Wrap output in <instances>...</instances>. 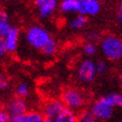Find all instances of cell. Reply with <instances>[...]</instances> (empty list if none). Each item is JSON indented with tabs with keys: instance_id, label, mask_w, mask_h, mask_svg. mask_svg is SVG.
<instances>
[{
	"instance_id": "5b68a950",
	"label": "cell",
	"mask_w": 122,
	"mask_h": 122,
	"mask_svg": "<svg viewBox=\"0 0 122 122\" xmlns=\"http://www.w3.org/2000/svg\"><path fill=\"white\" fill-rule=\"evenodd\" d=\"M27 111V105L26 102L20 99V97H15L8 103L7 105V114L9 115V118L14 119L17 118V117H20V115L26 114Z\"/></svg>"
},
{
	"instance_id": "ffe728a7",
	"label": "cell",
	"mask_w": 122,
	"mask_h": 122,
	"mask_svg": "<svg viewBox=\"0 0 122 122\" xmlns=\"http://www.w3.org/2000/svg\"><path fill=\"white\" fill-rule=\"evenodd\" d=\"M83 52H84L85 55H87V56L94 55V54H95V52H96L95 45H93V44H86L84 46V48H83Z\"/></svg>"
},
{
	"instance_id": "d6986e66",
	"label": "cell",
	"mask_w": 122,
	"mask_h": 122,
	"mask_svg": "<svg viewBox=\"0 0 122 122\" xmlns=\"http://www.w3.org/2000/svg\"><path fill=\"white\" fill-rule=\"evenodd\" d=\"M95 70H96V73H99V74H104L107 70V65L105 62L103 61H100V62H97L95 64Z\"/></svg>"
},
{
	"instance_id": "3957f363",
	"label": "cell",
	"mask_w": 122,
	"mask_h": 122,
	"mask_svg": "<svg viewBox=\"0 0 122 122\" xmlns=\"http://www.w3.org/2000/svg\"><path fill=\"white\" fill-rule=\"evenodd\" d=\"M85 102V97L81 91L76 89H67L63 93V103L67 109L77 110L83 107Z\"/></svg>"
},
{
	"instance_id": "277c9868",
	"label": "cell",
	"mask_w": 122,
	"mask_h": 122,
	"mask_svg": "<svg viewBox=\"0 0 122 122\" xmlns=\"http://www.w3.org/2000/svg\"><path fill=\"white\" fill-rule=\"evenodd\" d=\"M95 64L93 63L92 61L90 59H85L84 62H82L78 66V71H77V75L78 78L83 82H91L94 80L95 77Z\"/></svg>"
},
{
	"instance_id": "7c38bea8",
	"label": "cell",
	"mask_w": 122,
	"mask_h": 122,
	"mask_svg": "<svg viewBox=\"0 0 122 122\" xmlns=\"http://www.w3.org/2000/svg\"><path fill=\"white\" fill-rule=\"evenodd\" d=\"M77 121V118H76V114L74 113L73 110L71 109H67L65 107L62 113L55 119V122H76Z\"/></svg>"
},
{
	"instance_id": "7a4b0ae2",
	"label": "cell",
	"mask_w": 122,
	"mask_h": 122,
	"mask_svg": "<svg viewBox=\"0 0 122 122\" xmlns=\"http://www.w3.org/2000/svg\"><path fill=\"white\" fill-rule=\"evenodd\" d=\"M102 52L109 59H119L122 57V41L117 36H107L102 41Z\"/></svg>"
},
{
	"instance_id": "8992f818",
	"label": "cell",
	"mask_w": 122,
	"mask_h": 122,
	"mask_svg": "<svg viewBox=\"0 0 122 122\" xmlns=\"http://www.w3.org/2000/svg\"><path fill=\"white\" fill-rule=\"evenodd\" d=\"M101 5L96 0H78V14L80 15L94 16L99 14Z\"/></svg>"
},
{
	"instance_id": "e0dca14e",
	"label": "cell",
	"mask_w": 122,
	"mask_h": 122,
	"mask_svg": "<svg viewBox=\"0 0 122 122\" xmlns=\"http://www.w3.org/2000/svg\"><path fill=\"white\" fill-rule=\"evenodd\" d=\"M12 27L8 24H1L0 25V39H5V37L8 35V33L10 31V29Z\"/></svg>"
},
{
	"instance_id": "83f0119b",
	"label": "cell",
	"mask_w": 122,
	"mask_h": 122,
	"mask_svg": "<svg viewBox=\"0 0 122 122\" xmlns=\"http://www.w3.org/2000/svg\"><path fill=\"white\" fill-rule=\"evenodd\" d=\"M120 83H121V85H122V74H121V76H120Z\"/></svg>"
},
{
	"instance_id": "f1b7e54d",
	"label": "cell",
	"mask_w": 122,
	"mask_h": 122,
	"mask_svg": "<svg viewBox=\"0 0 122 122\" xmlns=\"http://www.w3.org/2000/svg\"><path fill=\"white\" fill-rule=\"evenodd\" d=\"M0 111H1V103H0Z\"/></svg>"
},
{
	"instance_id": "2e32d148",
	"label": "cell",
	"mask_w": 122,
	"mask_h": 122,
	"mask_svg": "<svg viewBox=\"0 0 122 122\" xmlns=\"http://www.w3.org/2000/svg\"><path fill=\"white\" fill-rule=\"evenodd\" d=\"M80 122H96V118L92 112H84L80 118Z\"/></svg>"
},
{
	"instance_id": "603a6c76",
	"label": "cell",
	"mask_w": 122,
	"mask_h": 122,
	"mask_svg": "<svg viewBox=\"0 0 122 122\" xmlns=\"http://www.w3.org/2000/svg\"><path fill=\"white\" fill-rule=\"evenodd\" d=\"M10 122H29V119H28V113L24 115H20V117H17V118L11 119Z\"/></svg>"
},
{
	"instance_id": "ba28073f",
	"label": "cell",
	"mask_w": 122,
	"mask_h": 122,
	"mask_svg": "<svg viewBox=\"0 0 122 122\" xmlns=\"http://www.w3.org/2000/svg\"><path fill=\"white\" fill-rule=\"evenodd\" d=\"M64 109H65V107H64V103L62 101H57V100L51 101V102H48L44 107L45 118L55 120V119L62 113V111H63Z\"/></svg>"
},
{
	"instance_id": "484cf974",
	"label": "cell",
	"mask_w": 122,
	"mask_h": 122,
	"mask_svg": "<svg viewBox=\"0 0 122 122\" xmlns=\"http://www.w3.org/2000/svg\"><path fill=\"white\" fill-rule=\"evenodd\" d=\"M119 21L122 25V4L120 5V9H119Z\"/></svg>"
},
{
	"instance_id": "52a82bcc",
	"label": "cell",
	"mask_w": 122,
	"mask_h": 122,
	"mask_svg": "<svg viewBox=\"0 0 122 122\" xmlns=\"http://www.w3.org/2000/svg\"><path fill=\"white\" fill-rule=\"evenodd\" d=\"M91 112L93 113V115L96 119H100V120H107V119L111 118L112 115V107L110 105H107V103H104L103 101L99 100L96 101L95 103L92 105Z\"/></svg>"
},
{
	"instance_id": "ac0fdd59",
	"label": "cell",
	"mask_w": 122,
	"mask_h": 122,
	"mask_svg": "<svg viewBox=\"0 0 122 122\" xmlns=\"http://www.w3.org/2000/svg\"><path fill=\"white\" fill-rule=\"evenodd\" d=\"M28 119H29V122H44L43 115L41 113H38V112L28 113Z\"/></svg>"
},
{
	"instance_id": "44dd1931",
	"label": "cell",
	"mask_w": 122,
	"mask_h": 122,
	"mask_svg": "<svg viewBox=\"0 0 122 122\" xmlns=\"http://www.w3.org/2000/svg\"><path fill=\"white\" fill-rule=\"evenodd\" d=\"M9 85V77L5 74H0V90H6Z\"/></svg>"
},
{
	"instance_id": "9c48e42d",
	"label": "cell",
	"mask_w": 122,
	"mask_h": 122,
	"mask_svg": "<svg viewBox=\"0 0 122 122\" xmlns=\"http://www.w3.org/2000/svg\"><path fill=\"white\" fill-rule=\"evenodd\" d=\"M36 6L38 8L41 17L46 18V17H49L55 11L56 7H57V2L55 0H37Z\"/></svg>"
},
{
	"instance_id": "d4e9b609",
	"label": "cell",
	"mask_w": 122,
	"mask_h": 122,
	"mask_svg": "<svg viewBox=\"0 0 122 122\" xmlns=\"http://www.w3.org/2000/svg\"><path fill=\"white\" fill-rule=\"evenodd\" d=\"M0 122H10V118L7 114V112L0 111Z\"/></svg>"
},
{
	"instance_id": "cb8c5ba5",
	"label": "cell",
	"mask_w": 122,
	"mask_h": 122,
	"mask_svg": "<svg viewBox=\"0 0 122 122\" xmlns=\"http://www.w3.org/2000/svg\"><path fill=\"white\" fill-rule=\"evenodd\" d=\"M1 24H8V15L2 9H0V25Z\"/></svg>"
},
{
	"instance_id": "4fadbf2b",
	"label": "cell",
	"mask_w": 122,
	"mask_h": 122,
	"mask_svg": "<svg viewBox=\"0 0 122 122\" xmlns=\"http://www.w3.org/2000/svg\"><path fill=\"white\" fill-rule=\"evenodd\" d=\"M61 9L65 12H78V0H64Z\"/></svg>"
},
{
	"instance_id": "30bf717a",
	"label": "cell",
	"mask_w": 122,
	"mask_h": 122,
	"mask_svg": "<svg viewBox=\"0 0 122 122\" xmlns=\"http://www.w3.org/2000/svg\"><path fill=\"white\" fill-rule=\"evenodd\" d=\"M18 41H19V29L12 27L10 31L8 33V35L5 37V41L7 45L8 52H15L17 46H18Z\"/></svg>"
},
{
	"instance_id": "f546056e",
	"label": "cell",
	"mask_w": 122,
	"mask_h": 122,
	"mask_svg": "<svg viewBox=\"0 0 122 122\" xmlns=\"http://www.w3.org/2000/svg\"><path fill=\"white\" fill-rule=\"evenodd\" d=\"M0 64H1V61H0Z\"/></svg>"
},
{
	"instance_id": "8fae6325",
	"label": "cell",
	"mask_w": 122,
	"mask_h": 122,
	"mask_svg": "<svg viewBox=\"0 0 122 122\" xmlns=\"http://www.w3.org/2000/svg\"><path fill=\"white\" fill-rule=\"evenodd\" d=\"M101 100L104 103H107V105L113 109L114 107H122V94H118V93H111L107 95L103 96Z\"/></svg>"
},
{
	"instance_id": "5bb4252c",
	"label": "cell",
	"mask_w": 122,
	"mask_h": 122,
	"mask_svg": "<svg viewBox=\"0 0 122 122\" xmlns=\"http://www.w3.org/2000/svg\"><path fill=\"white\" fill-rule=\"evenodd\" d=\"M85 24H86V17L83 15H78L71 21V27L74 28V29H80Z\"/></svg>"
},
{
	"instance_id": "4316f807",
	"label": "cell",
	"mask_w": 122,
	"mask_h": 122,
	"mask_svg": "<svg viewBox=\"0 0 122 122\" xmlns=\"http://www.w3.org/2000/svg\"><path fill=\"white\" fill-rule=\"evenodd\" d=\"M44 122H55V120H52V119H44Z\"/></svg>"
},
{
	"instance_id": "7402d4cb",
	"label": "cell",
	"mask_w": 122,
	"mask_h": 122,
	"mask_svg": "<svg viewBox=\"0 0 122 122\" xmlns=\"http://www.w3.org/2000/svg\"><path fill=\"white\" fill-rule=\"evenodd\" d=\"M7 53H8V48L7 45H6V41H5V39H0V57L5 56Z\"/></svg>"
},
{
	"instance_id": "6da1fadb",
	"label": "cell",
	"mask_w": 122,
	"mask_h": 122,
	"mask_svg": "<svg viewBox=\"0 0 122 122\" xmlns=\"http://www.w3.org/2000/svg\"><path fill=\"white\" fill-rule=\"evenodd\" d=\"M26 41L31 47L44 52L45 48L54 39L41 26H31L26 33Z\"/></svg>"
},
{
	"instance_id": "9a60e30c",
	"label": "cell",
	"mask_w": 122,
	"mask_h": 122,
	"mask_svg": "<svg viewBox=\"0 0 122 122\" xmlns=\"http://www.w3.org/2000/svg\"><path fill=\"white\" fill-rule=\"evenodd\" d=\"M16 94L18 97L22 99V97H25L29 94V89H28V85L26 83H20L18 84V86L16 87Z\"/></svg>"
}]
</instances>
